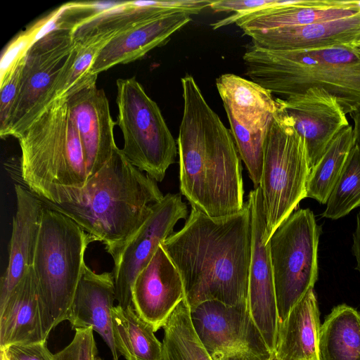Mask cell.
Returning <instances> with one entry per match:
<instances>
[{
  "mask_svg": "<svg viewBox=\"0 0 360 360\" xmlns=\"http://www.w3.org/2000/svg\"><path fill=\"white\" fill-rule=\"evenodd\" d=\"M93 241L71 219L44 207L32 268L46 340L67 319L86 266L85 251Z\"/></svg>",
  "mask_w": 360,
  "mask_h": 360,
  "instance_id": "5b68a950",
  "label": "cell"
},
{
  "mask_svg": "<svg viewBox=\"0 0 360 360\" xmlns=\"http://www.w3.org/2000/svg\"><path fill=\"white\" fill-rule=\"evenodd\" d=\"M213 0H169L123 1L71 30L76 43L100 39L110 41L116 36L148 20L176 12L198 14Z\"/></svg>",
  "mask_w": 360,
  "mask_h": 360,
  "instance_id": "d6986e66",
  "label": "cell"
},
{
  "mask_svg": "<svg viewBox=\"0 0 360 360\" xmlns=\"http://www.w3.org/2000/svg\"><path fill=\"white\" fill-rule=\"evenodd\" d=\"M253 46L272 51H311L335 46L355 48L360 41V11L336 20L244 32Z\"/></svg>",
  "mask_w": 360,
  "mask_h": 360,
  "instance_id": "e0dca14e",
  "label": "cell"
},
{
  "mask_svg": "<svg viewBox=\"0 0 360 360\" xmlns=\"http://www.w3.org/2000/svg\"><path fill=\"white\" fill-rule=\"evenodd\" d=\"M96 344L92 328H77L70 343L54 354L55 360H94Z\"/></svg>",
  "mask_w": 360,
  "mask_h": 360,
  "instance_id": "d6a6232c",
  "label": "cell"
},
{
  "mask_svg": "<svg viewBox=\"0 0 360 360\" xmlns=\"http://www.w3.org/2000/svg\"><path fill=\"white\" fill-rule=\"evenodd\" d=\"M65 96L70 117L81 139L89 179L101 169L117 148L114 139L117 122L112 118L104 91L98 89L96 84Z\"/></svg>",
  "mask_w": 360,
  "mask_h": 360,
  "instance_id": "9a60e30c",
  "label": "cell"
},
{
  "mask_svg": "<svg viewBox=\"0 0 360 360\" xmlns=\"http://www.w3.org/2000/svg\"><path fill=\"white\" fill-rule=\"evenodd\" d=\"M46 341L36 280L31 267L0 309V351L13 345Z\"/></svg>",
  "mask_w": 360,
  "mask_h": 360,
  "instance_id": "7402d4cb",
  "label": "cell"
},
{
  "mask_svg": "<svg viewBox=\"0 0 360 360\" xmlns=\"http://www.w3.org/2000/svg\"><path fill=\"white\" fill-rule=\"evenodd\" d=\"M320 312L314 288L293 307L278 326L274 354L283 360H319Z\"/></svg>",
  "mask_w": 360,
  "mask_h": 360,
  "instance_id": "cb8c5ba5",
  "label": "cell"
},
{
  "mask_svg": "<svg viewBox=\"0 0 360 360\" xmlns=\"http://www.w3.org/2000/svg\"><path fill=\"white\" fill-rule=\"evenodd\" d=\"M8 360H55L46 341L27 345H13L4 350Z\"/></svg>",
  "mask_w": 360,
  "mask_h": 360,
  "instance_id": "836d02e7",
  "label": "cell"
},
{
  "mask_svg": "<svg viewBox=\"0 0 360 360\" xmlns=\"http://www.w3.org/2000/svg\"><path fill=\"white\" fill-rule=\"evenodd\" d=\"M181 82L184 110L176 141L181 193L192 209L210 217L236 214L245 202L240 158L231 131L191 75Z\"/></svg>",
  "mask_w": 360,
  "mask_h": 360,
  "instance_id": "3957f363",
  "label": "cell"
},
{
  "mask_svg": "<svg viewBox=\"0 0 360 360\" xmlns=\"http://www.w3.org/2000/svg\"><path fill=\"white\" fill-rule=\"evenodd\" d=\"M354 145L353 128L349 124L336 135L311 170L306 186L307 198L326 203Z\"/></svg>",
  "mask_w": 360,
  "mask_h": 360,
  "instance_id": "f1b7e54d",
  "label": "cell"
},
{
  "mask_svg": "<svg viewBox=\"0 0 360 360\" xmlns=\"http://www.w3.org/2000/svg\"><path fill=\"white\" fill-rule=\"evenodd\" d=\"M162 328L161 360H212L194 328L191 308L185 298L171 313Z\"/></svg>",
  "mask_w": 360,
  "mask_h": 360,
  "instance_id": "83f0119b",
  "label": "cell"
},
{
  "mask_svg": "<svg viewBox=\"0 0 360 360\" xmlns=\"http://www.w3.org/2000/svg\"><path fill=\"white\" fill-rule=\"evenodd\" d=\"M116 86V122L124 138L121 150L133 166L160 182L175 162L177 143L158 104L135 77L119 79Z\"/></svg>",
  "mask_w": 360,
  "mask_h": 360,
  "instance_id": "52a82bcc",
  "label": "cell"
},
{
  "mask_svg": "<svg viewBox=\"0 0 360 360\" xmlns=\"http://www.w3.org/2000/svg\"><path fill=\"white\" fill-rule=\"evenodd\" d=\"M318 352L319 360H360V312L334 307L321 326Z\"/></svg>",
  "mask_w": 360,
  "mask_h": 360,
  "instance_id": "484cf974",
  "label": "cell"
},
{
  "mask_svg": "<svg viewBox=\"0 0 360 360\" xmlns=\"http://www.w3.org/2000/svg\"><path fill=\"white\" fill-rule=\"evenodd\" d=\"M243 62L245 75L272 94L287 97L320 87L346 115L360 108V51L355 48L279 51L252 45Z\"/></svg>",
  "mask_w": 360,
  "mask_h": 360,
  "instance_id": "277c9868",
  "label": "cell"
},
{
  "mask_svg": "<svg viewBox=\"0 0 360 360\" xmlns=\"http://www.w3.org/2000/svg\"><path fill=\"white\" fill-rule=\"evenodd\" d=\"M355 49L360 51V41L356 45Z\"/></svg>",
  "mask_w": 360,
  "mask_h": 360,
  "instance_id": "f35d334b",
  "label": "cell"
},
{
  "mask_svg": "<svg viewBox=\"0 0 360 360\" xmlns=\"http://www.w3.org/2000/svg\"><path fill=\"white\" fill-rule=\"evenodd\" d=\"M247 202L252 219L248 305L255 323L274 354L278 334V319L269 247L262 242L266 219L259 186L250 192Z\"/></svg>",
  "mask_w": 360,
  "mask_h": 360,
  "instance_id": "5bb4252c",
  "label": "cell"
},
{
  "mask_svg": "<svg viewBox=\"0 0 360 360\" xmlns=\"http://www.w3.org/2000/svg\"><path fill=\"white\" fill-rule=\"evenodd\" d=\"M309 173L305 141L296 131L292 119L278 107L264 140L259 186L266 219L264 245H266L278 226L307 198Z\"/></svg>",
  "mask_w": 360,
  "mask_h": 360,
  "instance_id": "8992f818",
  "label": "cell"
},
{
  "mask_svg": "<svg viewBox=\"0 0 360 360\" xmlns=\"http://www.w3.org/2000/svg\"><path fill=\"white\" fill-rule=\"evenodd\" d=\"M27 51L22 53L11 65L1 74L0 82V135L6 131L11 114L18 96L22 70Z\"/></svg>",
  "mask_w": 360,
  "mask_h": 360,
  "instance_id": "1f68e13d",
  "label": "cell"
},
{
  "mask_svg": "<svg viewBox=\"0 0 360 360\" xmlns=\"http://www.w3.org/2000/svg\"><path fill=\"white\" fill-rule=\"evenodd\" d=\"M153 179L133 166L121 149L82 188L51 185L32 193L45 206L102 243L115 262L122 248L164 197Z\"/></svg>",
  "mask_w": 360,
  "mask_h": 360,
  "instance_id": "7a4b0ae2",
  "label": "cell"
},
{
  "mask_svg": "<svg viewBox=\"0 0 360 360\" xmlns=\"http://www.w3.org/2000/svg\"><path fill=\"white\" fill-rule=\"evenodd\" d=\"M116 300L112 273L97 274L86 265L76 289L67 319L72 328H92L109 347L112 359L119 360L112 328Z\"/></svg>",
  "mask_w": 360,
  "mask_h": 360,
  "instance_id": "ffe728a7",
  "label": "cell"
},
{
  "mask_svg": "<svg viewBox=\"0 0 360 360\" xmlns=\"http://www.w3.org/2000/svg\"><path fill=\"white\" fill-rule=\"evenodd\" d=\"M191 316L212 360H269L273 355L248 302L231 306L209 300L191 308Z\"/></svg>",
  "mask_w": 360,
  "mask_h": 360,
  "instance_id": "8fae6325",
  "label": "cell"
},
{
  "mask_svg": "<svg viewBox=\"0 0 360 360\" xmlns=\"http://www.w3.org/2000/svg\"><path fill=\"white\" fill-rule=\"evenodd\" d=\"M68 115L67 97H57L16 138L21 150V178L32 193L51 185L84 186L68 157Z\"/></svg>",
  "mask_w": 360,
  "mask_h": 360,
  "instance_id": "9c48e42d",
  "label": "cell"
},
{
  "mask_svg": "<svg viewBox=\"0 0 360 360\" xmlns=\"http://www.w3.org/2000/svg\"><path fill=\"white\" fill-rule=\"evenodd\" d=\"M269 360H283V359H279L277 356H276L274 354H273Z\"/></svg>",
  "mask_w": 360,
  "mask_h": 360,
  "instance_id": "74e56055",
  "label": "cell"
},
{
  "mask_svg": "<svg viewBox=\"0 0 360 360\" xmlns=\"http://www.w3.org/2000/svg\"><path fill=\"white\" fill-rule=\"evenodd\" d=\"M94 360H103V359H101L100 357H98V356H96V357L94 359Z\"/></svg>",
  "mask_w": 360,
  "mask_h": 360,
  "instance_id": "ab89813d",
  "label": "cell"
},
{
  "mask_svg": "<svg viewBox=\"0 0 360 360\" xmlns=\"http://www.w3.org/2000/svg\"><path fill=\"white\" fill-rule=\"evenodd\" d=\"M321 229L310 209H300L278 226L266 244L273 270L278 326L293 307L314 288L318 278Z\"/></svg>",
  "mask_w": 360,
  "mask_h": 360,
  "instance_id": "ba28073f",
  "label": "cell"
},
{
  "mask_svg": "<svg viewBox=\"0 0 360 360\" xmlns=\"http://www.w3.org/2000/svg\"><path fill=\"white\" fill-rule=\"evenodd\" d=\"M276 101L305 141L311 172L336 135L349 125L346 114L337 98L320 87Z\"/></svg>",
  "mask_w": 360,
  "mask_h": 360,
  "instance_id": "4fadbf2b",
  "label": "cell"
},
{
  "mask_svg": "<svg viewBox=\"0 0 360 360\" xmlns=\"http://www.w3.org/2000/svg\"><path fill=\"white\" fill-rule=\"evenodd\" d=\"M186 216L187 206L180 194L168 193L154 205L150 216L114 262L112 273L118 305L132 306V287L136 276L158 246L174 233L176 224Z\"/></svg>",
  "mask_w": 360,
  "mask_h": 360,
  "instance_id": "7c38bea8",
  "label": "cell"
},
{
  "mask_svg": "<svg viewBox=\"0 0 360 360\" xmlns=\"http://www.w3.org/2000/svg\"><path fill=\"white\" fill-rule=\"evenodd\" d=\"M1 360H8L4 351H0Z\"/></svg>",
  "mask_w": 360,
  "mask_h": 360,
  "instance_id": "8d00e7d4",
  "label": "cell"
},
{
  "mask_svg": "<svg viewBox=\"0 0 360 360\" xmlns=\"http://www.w3.org/2000/svg\"><path fill=\"white\" fill-rule=\"evenodd\" d=\"M16 211L8 248V262L0 282V309L33 266L45 205L27 188L15 184Z\"/></svg>",
  "mask_w": 360,
  "mask_h": 360,
  "instance_id": "ac0fdd59",
  "label": "cell"
},
{
  "mask_svg": "<svg viewBox=\"0 0 360 360\" xmlns=\"http://www.w3.org/2000/svg\"><path fill=\"white\" fill-rule=\"evenodd\" d=\"M216 86L226 113L252 132L266 129L278 111L272 93L252 80L223 74Z\"/></svg>",
  "mask_w": 360,
  "mask_h": 360,
  "instance_id": "603a6c76",
  "label": "cell"
},
{
  "mask_svg": "<svg viewBox=\"0 0 360 360\" xmlns=\"http://www.w3.org/2000/svg\"><path fill=\"white\" fill-rule=\"evenodd\" d=\"M352 252L356 260V269L360 273V212L356 216V225L353 233Z\"/></svg>",
  "mask_w": 360,
  "mask_h": 360,
  "instance_id": "e575fe53",
  "label": "cell"
},
{
  "mask_svg": "<svg viewBox=\"0 0 360 360\" xmlns=\"http://www.w3.org/2000/svg\"><path fill=\"white\" fill-rule=\"evenodd\" d=\"M359 206L360 150L354 145L329 195L322 216L338 219Z\"/></svg>",
  "mask_w": 360,
  "mask_h": 360,
  "instance_id": "f546056e",
  "label": "cell"
},
{
  "mask_svg": "<svg viewBox=\"0 0 360 360\" xmlns=\"http://www.w3.org/2000/svg\"><path fill=\"white\" fill-rule=\"evenodd\" d=\"M191 20L183 12L165 14L143 22L112 39L98 53L91 72H100L143 58L155 47L167 43L170 37Z\"/></svg>",
  "mask_w": 360,
  "mask_h": 360,
  "instance_id": "44dd1931",
  "label": "cell"
},
{
  "mask_svg": "<svg viewBox=\"0 0 360 360\" xmlns=\"http://www.w3.org/2000/svg\"><path fill=\"white\" fill-rule=\"evenodd\" d=\"M350 117L354 122V138L355 146L360 150V108L349 113Z\"/></svg>",
  "mask_w": 360,
  "mask_h": 360,
  "instance_id": "d590c367",
  "label": "cell"
},
{
  "mask_svg": "<svg viewBox=\"0 0 360 360\" xmlns=\"http://www.w3.org/2000/svg\"><path fill=\"white\" fill-rule=\"evenodd\" d=\"M75 45L71 30H52L28 48L20 89L1 136L17 138L56 98L55 86L62 66Z\"/></svg>",
  "mask_w": 360,
  "mask_h": 360,
  "instance_id": "30bf717a",
  "label": "cell"
},
{
  "mask_svg": "<svg viewBox=\"0 0 360 360\" xmlns=\"http://www.w3.org/2000/svg\"><path fill=\"white\" fill-rule=\"evenodd\" d=\"M184 298L181 275L160 245L134 281L132 306L156 332Z\"/></svg>",
  "mask_w": 360,
  "mask_h": 360,
  "instance_id": "2e32d148",
  "label": "cell"
},
{
  "mask_svg": "<svg viewBox=\"0 0 360 360\" xmlns=\"http://www.w3.org/2000/svg\"><path fill=\"white\" fill-rule=\"evenodd\" d=\"M112 328L117 352L126 360H161L162 342L153 326L144 321L133 306H115Z\"/></svg>",
  "mask_w": 360,
  "mask_h": 360,
  "instance_id": "4316f807",
  "label": "cell"
},
{
  "mask_svg": "<svg viewBox=\"0 0 360 360\" xmlns=\"http://www.w3.org/2000/svg\"><path fill=\"white\" fill-rule=\"evenodd\" d=\"M343 6L342 0H291L287 6L252 13L235 23L243 32L262 31L336 20L360 11L344 9Z\"/></svg>",
  "mask_w": 360,
  "mask_h": 360,
  "instance_id": "d4e9b609",
  "label": "cell"
},
{
  "mask_svg": "<svg viewBox=\"0 0 360 360\" xmlns=\"http://www.w3.org/2000/svg\"><path fill=\"white\" fill-rule=\"evenodd\" d=\"M232 137L242 160L248 171L255 188L259 186L264 158V144L266 129L252 132L241 125L230 114L226 113Z\"/></svg>",
  "mask_w": 360,
  "mask_h": 360,
  "instance_id": "4dcf8cb0",
  "label": "cell"
},
{
  "mask_svg": "<svg viewBox=\"0 0 360 360\" xmlns=\"http://www.w3.org/2000/svg\"><path fill=\"white\" fill-rule=\"evenodd\" d=\"M179 272L190 308L209 300L248 302L252 219L240 212L213 218L191 209L184 226L161 244Z\"/></svg>",
  "mask_w": 360,
  "mask_h": 360,
  "instance_id": "6da1fadb",
  "label": "cell"
}]
</instances>
